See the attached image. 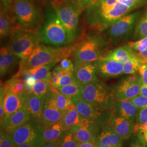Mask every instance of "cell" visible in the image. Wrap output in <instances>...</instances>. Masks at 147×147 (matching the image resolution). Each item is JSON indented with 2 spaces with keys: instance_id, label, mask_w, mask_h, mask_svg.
Segmentation results:
<instances>
[{
  "instance_id": "46",
  "label": "cell",
  "mask_w": 147,
  "mask_h": 147,
  "mask_svg": "<svg viewBox=\"0 0 147 147\" xmlns=\"http://www.w3.org/2000/svg\"><path fill=\"white\" fill-rule=\"evenodd\" d=\"M42 144H39L36 142H32V143H24L19 145H16L13 147H39Z\"/></svg>"
},
{
  "instance_id": "5",
  "label": "cell",
  "mask_w": 147,
  "mask_h": 147,
  "mask_svg": "<svg viewBox=\"0 0 147 147\" xmlns=\"http://www.w3.org/2000/svg\"><path fill=\"white\" fill-rule=\"evenodd\" d=\"M40 36L42 42L55 47L67 45L76 39L63 26L56 14L48 18L40 31Z\"/></svg>"
},
{
  "instance_id": "33",
  "label": "cell",
  "mask_w": 147,
  "mask_h": 147,
  "mask_svg": "<svg viewBox=\"0 0 147 147\" xmlns=\"http://www.w3.org/2000/svg\"><path fill=\"white\" fill-rule=\"evenodd\" d=\"M51 84L47 80L37 81L30 93L39 96L45 97L51 90Z\"/></svg>"
},
{
  "instance_id": "24",
  "label": "cell",
  "mask_w": 147,
  "mask_h": 147,
  "mask_svg": "<svg viewBox=\"0 0 147 147\" xmlns=\"http://www.w3.org/2000/svg\"><path fill=\"white\" fill-rule=\"evenodd\" d=\"M136 55V53L135 50L127 44L117 48L115 50L106 54L102 58L115 60L123 64Z\"/></svg>"
},
{
  "instance_id": "51",
  "label": "cell",
  "mask_w": 147,
  "mask_h": 147,
  "mask_svg": "<svg viewBox=\"0 0 147 147\" xmlns=\"http://www.w3.org/2000/svg\"><path fill=\"white\" fill-rule=\"evenodd\" d=\"M135 134H138L140 136L142 137V138L144 140V141L147 143V131H144L137 132Z\"/></svg>"
},
{
  "instance_id": "35",
  "label": "cell",
  "mask_w": 147,
  "mask_h": 147,
  "mask_svg": "<svg viewBox=\"0 0 147 147\" xmlns=\"http://www.w3.org/2000/svg\"><path fill=\"white\" fill-rule=\"evenodd\" d=\"M135 34L136 36L140 39L147 37V12L138 22L136 28Z\"/></svg>"
},
{
  "instance_id": "16",
  "label": "cell",
  "mask_w": 147,
  "mask_h": 147,
  "mask_svg": "<svg viewBox=\"0 0 147 147\" xmlns=\"http://www.w3.org/2000/svg\"><path fill=\"white\" fill-rule=\"evenodd\" d=\"M74 74L77 81L82 86L97 80L96 61L75 67Z\"/></svg>"
},
{
  "instance_id": "55",
  "label": "cell",
  "mask_w": 147,
  "mask_h": 147,
  "mask_svg": "<svg viewBox=\"0 0 147 147\" xmlns=\"http://www.w3.org/2000/svg\"><path fill=\"white\" fill-rule=\"evenodd\" d=\"M65 1V0H55V1L53 2V3H54V2H60V1ZM52 4H53V3H52ZM52 4H51V5H52Z\"/></svg>"
},
{
  "instance_id": "29",
  "label": "cell",
  "mask_w": 147,
  "mask_h": 147,
  "mask_svg": "<svg viewBox=\"0 0 147 147\" xmlns=\"http://www.w3.org/2000/svg\"><path fill=\"white\" fill-rule=\"evenodd\" d=\"M83 86L78 81L71 84L61 86L57 88L59 92L65 95L73 100L81 97V93Z\"/></svg>"
},
{
  "instance_id": "47",
  "label": "cell",
  "mask_w": 147,
  "mask_h": 147,
  "mask_svg": "<svg viewBox=\"0 0 147 147\" xmlns=\"http://www.w3.org/2000/svg\"><path fill=\"white\" fill-rule=\"evenodd\" d=\"M78 147H97V144L94 142H82L79 143Z\"/></svg>"
},
{
  "instance_id": "11",
  "label": "cell",
  "mask_w": 147,
  "mask_h": 147,
  "mask_svg": "<svg viewBox=\"0 0 147 147\" xmlns=\"http://www.w3.org/2000/svg\"><path fill=\"white\" fill-rule=\"evenodd\" d=\"M65 111L58 110L56 100L50 91L44 97L40 125L44 129L46 126L60 121Z\"/></svg>"
},
{
  "instance_id": "10",
  "label": "cell",
  "mask_w": 147,
  "mask_h": 147,
  "mask_svg": "<svg viewBox=\"0 0 147 147\" xmlns=\"http://www.w3.org/2000/svg\"><path fill=\"white\" fill-rule=\"evenodd\" d=\"M73 101L76 110L83 118L102 124L106 123L110 112L97 108L84 100L82 97L75 99Z\"/></svg>"
},
{
  "instance_id": "9",
  "label": "cell",
  "mask_w": 147,
  "mask_h": 147,
  "mask_svg": "<svg viewBox=\"0 0 147 147\" xmlns=\"http://www.w3.org/2000/svg\"><path fill=\"white\" fill-rule=\"evenodd\" d=\"M143 84L140 75H130L116 85L113 89V95L116 100H129L139 94Z\"/></svg>"
},
{
  "instance_id": "18",
  "label": "cell",
  "mask_w": 147,
  "mask_h": 147,
  "mask_svg": "<svg viewBox=\"0 0 147 147\" xmlns=\"http://www.w3.org/2000/svg\"><path fill=\"white\" fill-rule=\"evenodd\" d=\"M31 115L26 108L22 107L9 116L1 124L6 132L9 134L16 129L31 121Z\"/></svg>"
},
{
  "instance_id": "32",
  "label": "cell",
  "mask_w": 147,
  "mask_h": 147,
  "mask_svg": "<svg viewBox=\"0 0 147 147\" xmlns=\"http://www.w3.org/2000/svg\"><path fill=\"white\" fill-rule=\"evenodd\" d=\"M56 143L58 147H78L79 144L74 132L71 130L64 131Z\"/></svg>"
},
{
  "instance_id": "22",
  "label": "cell",
  "mask_w": 147,
  "mask_h": 147,
  "mask_svg": "<svg viewBox=\"0 0 147 147\" xmlns=\"http://www.w3.org/2000/svg\"><path fill=\"white\" fill-rule=\"evenodd\" d=\"M44 97L37 96L32 93H28L26 108L33 117L36 121L40 124L42 116Z\"/></svg>"
},
{
  "instance_id": "34",
  "label": "cell",
  "mask_w": 147,
  "mask_h": 147,
  "mask_svg": "<svg viewBox=\"0 0 147 147\" xmlns=\"http://www.w3.org/2000/svg\"><path fill=\"white\" fill-rule=\"evenodd\" d=\"M142 64V61L138 57L136 54L123 63L124 74L128 75L136 74Z\"/></svg>"
},
{
  "instance_id": "52",
  "label": "cell",
  "mask_w": 147,
  "mask_h": 147,
  "mask_svg": "<svg viewBox=\"0 0 147 147\" xmlns=\"http://www.w3.org/2000/svg\"><path fill=\"white\" fill-rule=\"evenodd\" d=\"M144 131H147V123H146L144 124H143L141 127H140L139 129L137 130V131L136 132H137Z\"/></svg>"
},
{
  "instance_id": "50",
  "label": "cell",
  "mask_w": 147,
  "mask_h": 147,
  "mask_svg": "<svg viewBox=\"0 0 147 147\" xmlns=\"http://www.w3.org/2000/svg\"><path fill=\"white\" fill-rule=\"evenodd\" d=\"M39 147H58L56 142L52 143L44 142Z\"/></svg>"
},
{
  "instance_id": "14",
  "label": "cell",
  "mask_w": 147,
  "mask_h": 147,
  "mask_svg": "<svg viewBox=\"0 0 147 147\" xmlns=\"http://www.w3.org/2000/svg\"><path fill=\"white\" fill-rule=\"evenodd\" d=\"M97 74L102 77L115 78L124 74L123 64L112 59L101 58L96 61Z\"/></svg>"
},
{
  "instance_id": "2",
  "label": "cell",
  "mask_w": 147,
  "mask_h": 147,
  "mask_svg": "<svg viewBox=\"0 0 147 147\" xmlns=\"http://www.w3.org/2000/svg\"><path fill=\"white\" fill-rule=\"evenodd\" d=\"M42 42L39 28H30L16 25L7 47L21 59L28 58Z\"/></svg>"
},
{
  "instance_id": "41",
  "label": "cell",
  "mask_w": 147,
  "mask_h": 147,
  "mask_svg": "<svg viewBox=\"0 0 147 147\" xmlns=\"http://www.w3.org/2000/svg\"><path fill=\"white\" fill-rule=\"evenodd\" d=\"M129 147H147V143L140 135L134 134L132 136Z\"/></svg>"
},
{
  "instance_id": "1",
  "label": "cell",
  "mask_w": 147,
  "mask_h": 147,
  "mask_svg": "<svg viewBox=\"0 0 147 147\" xmlns=\"http://www.w3.org/2000/svg\"><path fill=\"white\" fill-rule=\"evenodd\" d=\"M75 47L76 45L68 47H55L39 44L28 58L21 59L19 72L49 64H56L70 56Z\"/></svg>"
},
{
  "instance_id": "48",
  "label": "cell",
  "mask_w": 147,
  "mask_h": 147,
  "mask_svg": "<svg viewBox=\"0 0 147 147\" xmlns=\"http://www.w3.org/2000/svg\"><path fill=\"white\" fill-rule=\"evenodd\" d=\"M147 98V85L142 84L140 88L139 94Z\"/></svg>"
},
{
  "instance_id": "40",
  "label": "cell",
  "mask_w": 147,
  "mask_h": 147,
  "mask_svg": "<svg viewBox=\"0 0 147 147\" xmlns=\"http://www.w3.org/2000/svg\"><path fill=\"white\" fill-rule=\"evenodd\" d=\"M129 100L135 105L138 110L147 107V98L145 96L138 95Z\"/></svg>"
},
{
  "instance_id": "30",
  "label": "cell",
  "mask_w": 147,
  "mask_h": 147,
  "mask_svg": "<svg viewBox=\"0 0 147 147\" xmlns=\"http://www.w3.org/2000/svg\"><path fill=\"white\" fill-rule=\"evenodd\" d=\"M147 2V0H98L96 4L99 6H110L118 2L125 5L132 11Z\"/></svg>"
},
{
  "instance_id": "44",
  "label": "cell",
  "mask_w": 147,
  "mask_h": 147,
  "mask_svg": "<svg viewBox=\"0 0 147 147\" xmlns=\"http://www.w3.org/2000/svg\"><path fill=\"white\" fill-rule=\"evenodd\" d=\"M15 0H1V9L5 11H11V8Z\"/></svg>"
},
{
  "instance_id": "12",
  "label": "cell",
  "mask_w": 147,
  "mask_h": 147,
  "mask_svg": "<svg viewBox=\"0 0 147 147\" xmlns=\"http://www.w3.org/2000/svg\"><path fill=\"white\" fill-rule=\"evenodd\" d=\"M102 125V124L100 123L90 121L82 117L79 126L74 132L79 143L85 142L96 143Z\"/></svg>"
},
{
  "instance_id": "37",
  "label": "cell",
  "mask_w": 147,
  "mask_h": 147,
  "mask_svg": "<svg viewBox=\"0 0 147 147\" xmlns=\"http://www.w3.org/2000/svg\"><path fill=\"white\" fill-rule=\"evenodd\" d=\"M9 89L12 93L18 95H22L27 93L24 82L20 79L11 84Z\"/></svg>"
},
{
  "instance_id": "15",
  "label": "cell",
  "mask_w": 147,
  "mask_h": 147,
  "mask_svg": "<svg viewBox=\"0 0 147 147\" xmlns=\"http://www.w3.org/2000/svg\"><path fill=\"white\" fill-rule=\"evenodd\" d=\"M27 94L28 93L22 95L14 94L8 89L5 99V115L1 121V124L17 111L22 107H26Z\"/></svg>"
},
{
  "instance_id": "13",
  "label": "cell",
  "mask_w": 147,
  "mask_h": 147,
  "mask_svg": "<svg viewBox=\"0 0 147 147\" xmlns=\"http://www.w3.org/2000/svg\"><path fill=\"white\" fill-rule=\"evenodd\" d=\"M106 123L124 140L130 138L135 134V122L129 121L110 112Z\"/></svg>"
},
{
  "instance_id": "4",
  "label": "cell",
  "mask_w": 147,
  "mask_h": 147,
  "mask_svg": "<svg viewBox=\"0 0 147 147\" xmlns=\"http://www.w3.org/2000/svg\"><path fill=\"white\" fill-rule=\"evenodd\" d=\"M81 97L97 108L110 112L115 100L113 89L98 79L83 86Z\"/></svg>"
},
{
  "instance_id": "6",
  "label": "cell",
  "mask_w": 147,
  "mask_h": 147,
  "mask_svg": "<svg viewBox=\"0 0 147 147\" xmlns=\"http://www.w3.org/2000/svg\"><path fill=\"white\" fill-rule=\"evenodd\" d=\"M100 38L98 37H84L83 39L76 44L74 52V66L94 62L105 56L104 45Z\"/></svg>"
},
{
  "instance_id": "49",
  "label": "cell",
  "mask_w": 147,
  "mask_h": 147,
  "mask_svg": "<svg viewBox=\"0 0 147 147\" xmlns=\"http://www.w3.org/2000/svg\"><path fill=\"white\" fill-rule=\"evenodd\" d=\"M62 69H63V68L62 67V66L61 65V64H59V65H57V67H56L55 68L53 69V71H51V72H52V76H53V77L57 75V74H58Z\"/></svg>"
},
{
  "instance_id": "17",
  "label": "cell",
  "mask_w": 147,
  "mask_h": 147,
  "mask_svg": "<svg viewBox=\"0 0 147 147\" xmlns=\"http://www.w3.org/2000/svg\"><path fill=\"white\" fill-rule=\"evenodd\" d=\"M137 14H127L115 22L109 30V34L113 39L123 37L132 28L136 20Z\"/></svg>"
},
{
  "instance_id": "23",
  "label": "cell",
  "mask_w": 147,
  "mask_h": 147,
  "mask_svg": "<svg viewBox=\"0 0 147 147\" xmlns=\"http://www.w3.org/2000/svg\"><path fill=\"white\" fill-rule=\"evenodd\" d=\"M82 117L80 115L76 106L65 111L60 121L62 123L64 131L71 130L74 131L79 126Z\"/></svg>"
},
{
  "instance_id": "39",
  "label": "cell",
  "mask_w": 147,
  "mask_h": 147,
  "mask_svg": "<svg viewBox=\"0 0 147 147\" xmlns=\"http://www.w3.org/2000/svg\"><path fill=\"white\" fill-rule=\"evenodd\" d=\"M13 144L9 135L1 127L0 147H13Z\"/></svg>"
},
{
  "instance_id": "53",
  "label": "cell",
  "mask_w": 147,
  "mask_h": 147,
  "mask_svg": "<svg viewBox=\"0 0 147 147\" xmlns=\"http://www.w3.org/2000/svg\"><path fill=\"white\" fill-rule=\"evenodd\" d=\"M97 147H119V146H103V145H98L97 144Z\"/></svg>"
},
{
  "instance_id": "26",
  "label": "cell",
  "mask_w": 147,
  "mask_h": 147,
  "mask_svg": "<svg viewBox=\"0 0 147 147\" xmlns=\"http://www.w3.org/2000/svg\"><path fill=\"white\" fill-rule=\"evenodd\" d=\"M15 26L13 17L11 11H8L1 9L0 16V34L1 37L10 36L13 29Z\"/></svg>"
},
{
  "instance_id": "42",
  "label": "cell",
  "mask_w": 147,
  "mask_h": 147,
  "mask_svg": "<svg viewBox=\"0 0 147 147\" xmlns=\"http://www.w3.org/2000/svg\"><path fill=\"white\" fill-rule=\"evenodd\" d=\"M138 72L142 79L143 84L147 85V62L142 63L139 68Z\"/></svg>"
},
{
  "instance_id": "28",
  "label": "cell",
  "mask_w": 147,
  "mask_h": 147,
  "mask_svg": "<svg viewBox=\"0 0 147 147\" xmlns=\"http://www.w3.org/2000/svg\"><path fill=\"white\" fill-rule=\"evenodd\" d=\"M50 91L52 92L54 98L56 100L58 110L62 111H65L75 106L73 100H72L71 98L63 94L52 86H51Z\"/></svg>"
},
{
  "instance_id": "31",
  "label": "cell",
  "mask_w": 147,
  "mask_h": 147,
  "mask_svg": "<svg viewBox=\"0 0 147 147\" xmlns=\"http://www.w3.org/2000/svg\"><path fill=\"white\" fill-rule=\"evenodd\" d=\"M128 45L135 50L142 63L147 62V37L140 39L136 42H129Z\"/></svg>"
},
{
  "instance_id": "54",
  "label": "cell",
  "mask_w": 147,
  "mask_h": 147,
  "mask_svg": "<svg viewBox=\"0 0 147 147\" xmlns=\"http://www.w3.org/2000/svg\"><path fill=\"white\" fill-rule=\"evenodd\" d=\"M45 1H49V2H50L51 3V4H52L53 3V2L55 1V0H45Z\"/></svg>"
},
{
  "instance_id": "45",
  "label": "cell",
  "mask_w": 147,
  "mask_h": 147,
  "mask_svg": "<svg viewBox=\"0 0 147 147\" xmlns=\"http://www.w3.org/2000/svg\"><path fill=\"white\" fill-rule=\"evenodd\" d=\"M83 10L88 8L94 3V0H78Z\"/></svg>"
},
{
  "instance_id": "27",
  "label": "cell",
  "mask_w": 147,
  "mask_h": 147,
  "mask_svg": "<svg viewBox=\"0 0 147 147\" xmlns=\"http://www.w3.org/2000/svg\"><path fill=\"white\" fill-rule=\"evenodd\" d=\"M64 131L61 121L46 126L43 129V138L44 142L52 143L56 142Z\"/></svg>"
},
{
  "instance_id": "25",
  "label": "cell",
  "mask_w": 147,
  "mask_h": 147,
  "mask_svg": "<svg viewBox=\"0 0 147 147\" xmlns=\"http://www.w3.org/2000/svg\"><path fill=\"white\" fill-rule=\"evenodd\" d=\"M55 64H49L34 67L33 68L22 70L19 73H24L32 76L36 81L47 80L49 81L53 78L51 69Z\"/></svg>"
},
{
  "instance_id": "38",
  "label": "cell",
  "mask_w": 147,
  "mask_h": 147,
  "mask_svg": "<svg viewBox=\"0 0 147 147\" xmlns=\"http://www.w3.org/2000/svg\"><path fill=\"white\" fill-rule=\"evenodd\" d=\"M76 81L77 80L75 78L74 72L69 71L68 73L65 74L61 78H60L58 85L55 88H57L61 86L71 84Z\"/></svg>"
},
{
  "instance_id": "20",
  "label": "cell",
  "mask_w": 147,
  "mask_h": 147,
  "mask_svg": "<svg viewBox=\"0 0 147 147\" xmlns=\"http://www.w3.org/2000/svg\"><path fill=\"white\" fill-rule=\"evenodd\" d=\"M124 140L106 123L101 127L96 144L98 145L122 147Z\"/></svg>"
},
{
  "instance_id": "21",
  "label": "cell",
  "mask_w": 147,
  "mask_h": 147,
  "mask_svg": "<svg viewBox=\"0 0 147 147\" xmlns=\"http://www.w3.org/2000/svg\"><path fill=\"white\" fill-rule=\"evenodd\" d=\"M20 59L11 52L7 47L1 49L0 53V74L1 76L3 77L6 74L10 73L15 68Z\"/></svg>"
},
{
  "instance_id": "3",
  "label": "cell",
  "mask_w": 147,
  "mask_h": 147,
  "mask_svg": "<svg viewBox=\"0 0 147 147\" xmlns=\"http://www.w3.org/2000/svg\"><path fill=\"white\" fill-rule=\"evenodd\" d=\"M15 25L30 28H39L44 22L39 0H15L11 8Z\"/></svg>"
},
{
  "instance_id": "7",
  "label": "cell",
  "mask_w": 147,
  "mask_h": 147,
  "mask_svg": "<svg viewBox=\"0 0 147 147\" xmlns=\"http://www.w3.org/2000/svg\"><path fill=\"white\" fill-rule=\"evenodd\" d=\"M55 14L69 31L76 37L79 18L84 11L78 0H65L52 4Z\"/></svg>"
},
{
  "instance_id": "36",
  "label": "cell",
  "mask_w": 147,
  "mask_h": 147,
  "mask_svg": "<svg viewBox=\"0 0 147 147\" xmlns=\"http://www.w3.org/2000/svg\"><path fill=\"white\" fill-rule=\"evenodd\" d=\"M135 122V133H136L140 127L147 123V107L138 110Z\"/></svg>"
},
{
  "instance_id": "19",
  "label": "cell",
  "mask_w": 147,
  "mask_h": 147,
  "mask_svg": "<svg viewBox=\"0 0 147 147\" xmlns=\"http://www.w3.org/2000/svg\"><path fill=\"white\" fill-rule=\"evenodd\" d=\"M138 110L130 100L115 99L111 112L129 121H135Z\"/></svg>"
},
{
  "instance_id": "43",
  "label": "cell",
  "mask_w": 147,
  "mask_h": 147,
  "mask_svg": "<svg viewBox=\"0 0 147 147\" xmlns=\"http://www.w3.org/2000/svg\"><path fill=\"white\" fill-rule=\"evenodd\" d=\"M60 64L63 69L74 72L75 66L74 63L68 58H64L61 62Z\"/></svg>"
},
{
  "instance_id": "8",
  "label": "cell",
  "mask_w": 147,
  "mask_h": 147,
  "mask_svg": "<svg viewBox=\"0 0 147 147\" xmlns=\"http://www.w3.org/2000/svg\"><path fill=\"white\" fill-rule=\"evenodd\" d=\"M8 134L14 146L32 142L42 144L45 142L43 138V129L36 121L32 122L30 121Z\"/></svg>"
},
{
  "instance_id": "56",
  "label": "cell",
  "mask_w": 147,
  "mask_h": 147,
  "mask_svg": "<svg viewBox=\"0 0 147 147\" xmlns=\"http://www.w3.org/2000/svg\"><path fill=\"white\" fill-rule=\"evenodd\" d=\"M98 0H94V3L93 5H94L95 3H96L98 2Z\"/></svg>"
}]
</instances>
